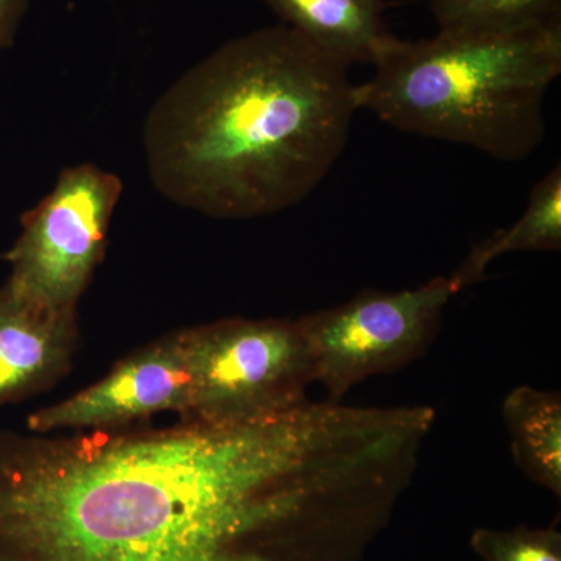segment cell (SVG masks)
<instances>
[{
    "instance_id": "cell-12",
    "label": "cell",
    "mask_w": 561,
    "mask_h": 561,
    "mask_svg": "<svg viewBox=\"0 0 561 561\" xmlns=\"http://www.w3.org/2000/svg\"><path fill=\"white\" fill-rule=\"evenodd\" d=\"M438 32L504 33L561 24V0H431Z\"/></svg>"
},
{
    "instance_id": "cell-3",
    "label": "cell",
    "mask_w": 561,
    "mask_h": 561,
    "mask_svg": "<svg viewBox=\"0 0 561 561\" xmlns=\"http://www.w3.org/2000/svg\"><path fill=\"white\" fill-rule=\"evenodd\" d=\"M356 84L357 105L398 130L526 160L546 138V95L561 73V24L504 33L393 36Z\"/></svg>"
},
{
    "instance_id": "cell-9",
    "label": "cell",
    "mask_w": 561,
    "mask_h": 561,
    "mask_svg": "<svg viewBox=\"0 0 561 561\" xmlns=\"http://www.w3.org/2000/svg\"><path fill=\"white\" fill-rule=\"evenodd\" d=\"M280 24L345 65H373L393 35L383 0H264Z\"/></svg>"
},
{
    "instance_id": "cell-4",
    "label": "cell",
    "mask_w": 561,
    "mask_h": 561,
    "mask_svg": "<svg viewBox=\"0 0 561 561\" xmlns=\"http://www.w3.org/2000/svg\"><path fill=\"white\" fill-rule=\"evenodd\" d=\"M191 378L181 419L239 423L308 401L311 351L297 320L227 319L181 331Z\"/></svg>"
},
{
    "instance_id": "cell-13",
    "label": "cell",
    "mask_w": 561,
    "mask_h": 561,
    "mask_svg": "<svg viewBox=\"0 0 561 561\" xmlns=\"http://www.w3.org/2000/svg\"><path fill=\"white\" fill-rule=\"evenodd\" d=\"M471 548L482 561H561V534L553 527L478 529L472 534Z\"/></svg>"
},
{
    "instance_id": "cell-5",
    "label": "cell",
    "mask_w": 561,
    "mask_h": 561,
    "mask_svg": "<svg viewBox=\"0 0 561 561\" xmlns=\"http://www.w3.org/2000/svg\"><path fill=\"white\" fill-rule=\"evenodd\" d=\"M451 276L416 289L365 290L353 300L297 320L311 351L313 379L331 402L354 386L419 359L440 330L443 311L459 294Z\"/></svg>"
},
{
    "instance_id": "cell-6",
    "label": "cell",
    "mask_w": 561,
    "mask_h": 561,
    "mask_svg": "<svg viewBox=\"0 0 561 561\" xmlns=\"http://www.w3.org/2000/svg\"><path fill=\"white\" fill-rule=\"evenodd\" d=\"M124 184L84 162L65 169L54 190L22 216L5 260L9 280L33 300L77 311L105 256L106 238Z\"/></svg>"
},
{
    "instance_id": "cell-2",
    "label": "cell",
    "mask_w": 561,
    "mask_h": 561,
    "mask_svg": "<svg viewBox=\"0 0 561 561\" xmlns=\"http://www.w3.org/2000/svg\"><path fill=\"white\" fill-rule=\"evenodd\" d=\"M348 69L283 24L228 41L162 92L147 116L154 190L221 220L298 205L348 142L359 111Z\"/></svg>"
},
{
    "instance_id": "cell-8",
    "label": "cell",
    "mask_w": 561,
    "mask_h": 561,
    "mask_svg": "<svg viewBox=\"0 0 561 561\" xmlns=\"http://www.w3.org/2000/svg\"><path fill=\"white\" fill-rule=\"evenodd\" d=\"M79 345L77 311L0 287V408L35 397L65 378Z\"/></svg>"
},
{
    "instance_id": "cell-10",
    "label": "cell",
    "mask_w": 561,
    "mask_h": 561,
    "mask_svg": "<svg viewBox=\"0 0 561 561\" xmlns=\"http://www.w3.org/2000/svg\"><path fill=\"white\" fill-rule=\"evenodd\" d=\"M519 470L561 497V398L534 387L512 390L502 405Z\"/></svg>"
},
{
    "instance_id": "cell-11",
    "label": "cell",
    "mask_w": 561,
    "mask_h": 561,
    "mask_svg": "<svg viewBox=\"0 0 561 561\" xmlns=\"http://www.w3.org/2000/svg\"><path fill=\"white\" fill-rule=\"evenodd\" d=\"M561 250V165L557 164L535 184L529 203L519 220L507 230L490 236L471 251L459 271L451 276L461 290L478 283L490 262L516 251Z\"/></svg>"
},
{
    "instance_id": "cell-14",
    "label": "cell",
    "mask_w": 561,
    "mask_h": 561,
    "mask_svg": "<svg viewBox=\"0 0 561 561\" xmlns=\"http://www.w3.org/2000/svg\"><path fill=\"white\" fill-rule=\"evenodd\" d=\"M27 7L28 0H0V50L13 46Z\"/></svg>"
},
{
    "instance_id": "cell-7",
    "label": "cell",
    "mask_w": 561,
    "mask_h": 561,
    "mask_svg": "<svg viewBox=\"0 0 561 561\" xmlns=\"http://www.w3.org/2000/svg\"><path fill=\"white\" fill-rule=\"evenodd\" d=\"M190 401V367L179 331L135 351L88 389L32 413L27 426L35 434L127 430L160 413L184 416Z\"/></svg>"
},
{
    "instance_id": "cell-1",
    "label": "cell",
    "mask_w": 561,
    "mask_h": 561,
    "mask_svg": "<svg viewBox=\"0 0 561 561\" xmlns=\"http://www.w3.org/2000/svg\"><path fill=\"white\" fill-rule=\"evenodd\" d=\"M345 482L324 402L164 430L0 431V561H323Z\"/></svg>"
}]
</instances>
